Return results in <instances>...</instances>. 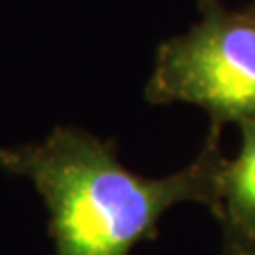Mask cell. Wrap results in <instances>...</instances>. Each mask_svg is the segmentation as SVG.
Returning <instances> with one entry per match:
<instances>
[{
	"instance_id": "1",
	"label": "cell",
	"mask_w": 255,
	"mask_h": 255,
	"mask_svg": "<svg viewBox=\"0 0 255 255\" xmlns=\"http://www.w3.org/2000/svg\"><path fill=\"white\" fill-rule=\"evenodd\" d=\"M210 125L199 155L161 178L123 166L116 142L76 127H55L42 142L0 149V166L34 185L49 214L55 255H130L159 237L170 208L195 202L218 212L227 157Z\"/></svg>"
},
{
	"instance_id": "2",
	"label": "cell",
	"mask_w": 255,
	"mask_h": 255,
	"mask_svg": "<svg viewBox=\"0 0 255 255\" xmlns=\"http://www.w3.org/2000/svg\"><path fill=\"white\" fill-rule=\"evenodd\" d=\"M149 104H191L225 127L255 118V19L221 4L157 47L144 87Z\"/></svg>"
},
{
	"instance_id": "5",
	"label": "cell",
	"mask_w": 255,
	"mask_h": 255,
	"mask_svg": "<svg viewBox=\"0 0 255 255\" xmlns=\"http://www.w3.org/2000/svg\"><path fill=\"white\" fill-rule=\"evenodd\" d=\"M199 4H201V9H206L214 4H218V0H199Z\"/></svg>"
},
{
	"instance_id": "3",
	"label": "cell",
	"mask_w": 255,
	"mask_h": 255,
	"mask_svg": "<svg viewBox=\"0 0 255 255\" xmlns=\"http://www.w3.org/2000/svg\"><path fill=\"white\" fill-rule=\"evenodd\" d=\"M240 151L221 172L219 206L214 218L225 240L255 242V118L238 123Z\"/></svg>"
},
{
	"instance_id": "6",
	"label": "cell",
	"mask_w": 255,
	"mask_h": 255,
	"mask_svg": "<svg viewBox=\"0 0 255 255\" xmlns=\"http://www.w3.org/2000/svg\"><path fill=\"white\" fill-rule=\"evenodd\" d=\"M242 9L246 11L248 15H252V17L255 19V0H254V2H252V4H250V6H246V8H242Z\"/></svg>"
},
{
	"instance_id": "4",
	"label": "cell",
	"mask_w": 255,
	"mask_h": 255,
	"mask_svg": "<svg viewBox=\"0 0 255 255\" xmlns=\"http://www.w3.org/2000/svg\"><path fill=\"white\" fill-rule=\"evenodd\" d=\"M219 255H255V242H237L223 238V250Z\"/></svg>"
}]
</instances>
